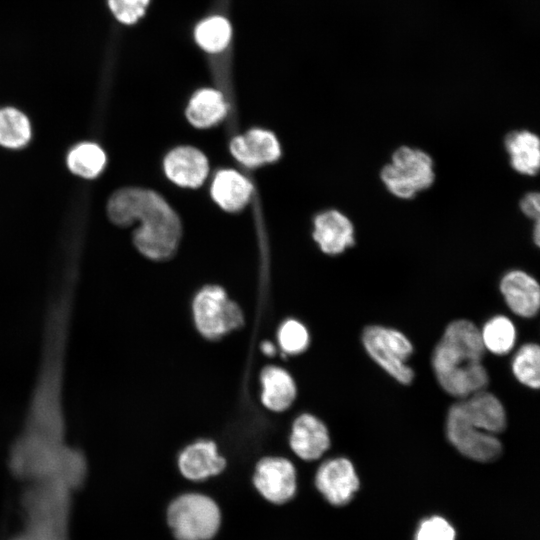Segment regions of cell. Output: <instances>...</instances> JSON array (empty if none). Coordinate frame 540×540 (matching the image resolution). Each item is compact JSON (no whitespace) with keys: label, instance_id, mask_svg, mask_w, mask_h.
Masks as SVG:
<instances>
[{"label":"cell","instance_id":"obj_1","mask_svg":"<svg viewBox=\"0 0 540 540\" xmlns=\"http://www.w3.org/2000/svg\"><path fill=\"white\" fill-rule=\"evenodd\" d=\"M107 211L111 221L120 226L139 221L134 243L143 255L160 260L176 250L181 235L179 218L156 192L141 188L121 189L109 199Z\"/></svg>","mask_w":540,"mask_h":540},{"label":"cell","instance_id":"obj_2","mask_svg":"<svg viewBox=\"0 0 540 540\" xmlns=\"http://www.w3.org/2000/svg\"><path fill=\"white\" fill-rule=\"evenodd\" d=\"M479 328L470 320L450 322L435 345L431 366L440 387L460 400L484 390L489 374Z\"/></svg>","mask_w":540,"mask_h":540},{"label":"cell","instance_id":"obj_3","mask_svg":"<svg viewBox=\"0 0 540 540\" xmlns=\"http://www.w3.org/2000/svg\"><path fill=\"white\" fill-rule=\"evenodd\" d=\"M361 341L369 357L395 381L403 385L413 382L415 373L408 360L414 347L402 331L371 324L364 327Z\"/></svg>","mask_w":540,"mask_h":540},{"label":"cell","instance_id":"obj_4","mask_svg":"<svg viewBox=\"0 0 540 540\" xmlns=\"http://www.w3.org/2000/svg\"><path fill=\"white\" fill-rule=\"evenodd\" d=\"M167 522L177 540H210L219 530L221 512L209 496L185 493L170 503Z\"/></svg>","mask_w":540,"mask_h":540},{"label":"cell","instance_id":"obj_5","mask_svg":"<svg viewBox=\"0 0 540 540\" xmlns=\"http://www.w3.org/2000/svg\"><path fill=\"white\" fill-rule=\"evenodd\" d=\"M380 178L395 197L412 199L434 183L433 160L421 149L400 146L391 155V162L381 169Z\"/></svg>","mask_w":540,"mask_h":540},{"label":"cell","instance_id":"obj_6","mask_svg":"<svg viewBox=\"0 0 540 540\" xmlns=\"http://www.w3.org/2000/svg\"><path fill=\"white\" fill-rule=\"evenodd\" d=\"M192 316L200 336L218 340L244 326L242 308L216 285L202 288L192 302Z\"/></svg>","mask_w":540,"mask_h":540},{"label":"cell","instance_id":"obj_7","mask_svg":"<svg viewBox=\"0 0 540 540\" xmlns=\"http://www.w3.org/2000/svg\"><path fill=\"white\" fill-rule=\"evenodd\" d=\"M445 433L450 444L473 461L492 462L502 453L498 436L477 428L466 416L459 400L447 411Z\"/></svg>","mask_w":540,"mask_h":540},{"label":"cell","instance_id":"obj_8","mask_svg":"<svg viewBox=\"0 0 540 540\" xmlns=\"http://www.w3.org/2000/svg\"><path fill=\"white\" fill-rule=\"evenodd\" d=\"M253 484L267 501L284 504L296 493V469L285 457L265 456L255 466Z\"/></svg>","mask_w":540,"mask_h":540},{"label":"cell","instance_id":"obj_9","mask_svg":"<svg viewBox=\"0 0 540 540\" xmlns=\"http://www.w3.org/2000/svg\"><path fill=\"white\" fill-rule=\"evenodd\" d=\"M314 480L317 490L334 506L348 504L360 488V479L354 464L342 456L321 463Z\"/></svg>","mask_w":540,"mask_h":540},{"label":"cell","instance_id":"obj_10","mask_svg":"<svg viewBox=\"0 0 540 540\" xmlns=\"http://www.w3.org/2000/svg\"><path fill=\"white\" fill-rule=\"evenodd\" d=\"M288 443L297 457L304 461H315L330 449L331 436L327 425L319 417L302 413L292 423Z\"/></svg>","mask_w":540,"mask_h":540},{"label":"cell","instance_id":"obj_11","mask_svg":"<svg viewBox=\"0 0 540 540\" xmlns=\"http://www.w3.org/2000/svg\"><path fill=\"white\" fill-rule=\"evenodd\" d=\"M177 466L186 479L202 481L220 474L226 468L227 461L213 440L199 439L180 451Z\"/></svg>","mask_w":540,"mask_h":540},{"label":"cell","instance_id":"obj_12","mask_svg":"<svg viewBox=\"0 0 540 540\" xmlns=\"http://www.w3.org/2000/svg\"><path fill=\"white\" fill-rule=\"evenodd\" d=\"M508 308L521 318H533L540 308V286L529 273L514 269L506 272L499 284Z\"/></svg>","mask_w":540,"mask_h":540},{"label":"cell","instance_id":"obj_13","mask_svg":"<svg viewBox=\"0 0 540 540\" xmlns=\"http://www.w3.org/2000/svg\"><path fill=\"white\" fill-rule=\"evenodd\" d=\"M355 230L350 219L338 210H327L314 219L313 238L320 249L338 255L355 243Z\"/></svg>","mask_w":540,"mask_h":540},{"label":"cell","instance_id":"obj_14","mask_svg":"<svg viewBox=\"0 0 540 540\" xmlns=\"http://www.w3.org/2000/svg\"><path fill=\"white\" fill-rule=\"evenodd\" d=\"M230 150L236 160L250 168L273 162L281 153L276 136L258 128L233 138Z\"/></svg>","mask_w":540,"mask_h":540},{"label":"cell","instance_id":"obj_15","mask_svg":"<svg viewBox=\"0 0 540 540\" xmlns=\"http://www.w3.org/2000/svg\"><path fill=\"white\" fill-rule=\"evenodd\" d=\"M164 170L167 177L175 184L195 188L206 179L209 165L201 151L190 146H181L167 154Z\"/></svg>","mask_w":540,"mask_h":540},{"label":"cell","instance_id":"obj_16","mask_svg":"<svg viewBox=\"0 0 540 540\" xmlns=\"http://www.w3.org/2000/svg\"><path fill=\"white\" fill-rule=\"evenodd\" d=\"M468 419L479 429L498 435L507 426V413L501 400L491 392L478 391L459 400Z\"/></svg>","mask_w":540,"mask_h":540},{"label":"cell","instance_id":"obj_17","mask_svg":"<svg viewBox=\"0 0 540 540\" xmlns=\"http://www.w3.org/2000/svg\"><path fill=\"white\" fill-rule=\"evenodd\" d=\"M260 401L268 410L280 413L289 409L297 397V385L293 376L284 368L268 365L259 375Z\"/></svg>","mask_w":540,"mask_h":540},{"label":"cell","instance_id":"obj_18","mask_svg":"<svg viewBox=\"0 0 540 540\" xmlns=\"http://www.w3.org/2000/svg\"><path fill=\"white\" fill-rule=\"evenodd\" d=\"M504 146L509 155L511 167L522 175L535 176L540 167V141L529 130L508 133Z\"/></svg>","mask_w":540,"mask_h":540},{"label":"cell","instance_id":"obj_19","mask_svg":"<svg viewBox=\"0 0 540 540\" xmlns=\"http://www.w3.org/2000/svg\"><path fill=\"white\" fill-rule=\"evenodd\" d=\"M252 184L239 172L232 169L219 171L211 186L214 201L226 211H238L250 200Z\"/></svg>","mask_w":540,"mask_h":540},{"label":"cell","instance_id":"obj_20","mask_svg":"<svg viewBox=\"0 0 540 540\" xmlns=\"http://www.w3.org/2000/svg\"><path fill=\"white\" fill-rule=\"evenodd\" d=\"M228 106L222 93L216 89L204 88L190 99L186 116L197 128H208L220 122L227 114Z\"/></svg>","mask_w":540,"mask_h":540},{"label":"cell","instance_id":"obj_21","mask_svg":"<svg viewBox=\"0 0 540 540\" xmlns=\"http://www.w3.org/2000/svg\"><path fill=\"white\" fill-rule=\"evenodd\" d=\"M479 331L486 352L503 356L515 348L517 328L514 322L505 315L499 314L489 318Z\"/></svg>","mask_w":540,"mask_h":540},{"label":"cell","instance_id":"obj_22","mask_svg":"<svg viewBox=\"0 0 540 540\" xmlns=\"http://www.w3.org/2000/svg\"><path fill=\"white\" fill-rule=\"evenodd\" d=\"M515 379L523 386L537 390L540 386V348L537 343L521 345L511 361Z\"/></svg>","mask_w":540,"mask_h":540},{"label":"cell","instance_id":"obj_23","mask_svg":"<svg viewBox=\"0 0 540 540\" xmlns=\"http://www.w3.org/2000/svg\"><path fill=\"white\" fill-rule=\"evenodd\" d=\"M67 164L74 174L84 178H94L105 167L106 155L95 143H81L69 152Z\"/></svg>","mask_w":540,"mask_h":540},{"label":"cell","instance_id":"obj_24","mask_svg":"<svg viewBox=\"0 0 540 540\" xmlns=\"http://www.w3.org/2000/svg\"><path fill=\"white\" fill-rule=\"evenodd\" d=\"M31 137L28 118L13 107L0 109V145L7 148H20Z\"/></svg>","mask_w":540,"mask_h":540},{"label":"cell","instance_id":"obj_25","mask_svg":"<svg viewBox=\"0 0 540 540\" xmlns=\"http://www.w3.org/2000/svg\"><path fill=\"white\" fill-rule=\"evenodd\" d=\"M229 21L222 16H212L200 22L195 29L198 45L209 53L224 50L231 38Z\"/></svg>","mask_w":540,"mask_h":540},{"label":"cell","instance_id":"obj_26","mask_svg":"<svg viewBox=\"0 0 540 540\" xmlns=\"http://www.w3.org/2000/svg\"><path fill=\"white\" fill-rule=\"evenodd\" d=\"M28 525L24 535L15 540H65L66 520L41 513H28Z\"/></svg>","mask_w":540,"mask_h":540},{"label":"cell","instance_id":"obj_27","mask_svg":"<svg viewBox=\"0 0 540 540\" xmlns=\"http://www.w3.org/2000/svg\"><path fill=\"white\" fill-rule=\"evenodd\" d=\"M277 341L282 352L286 355H299L310 345L308 328L297 319H287L277 330Z\"/></svg>","mask_w":540,"mask_h":540},{"label":"cell","instance_id":"obj_28","mask_svg":"<svg viewBox=\"0 0 540 540\" xmlns=\"http://www.w3.org/2000/svg\"><path fill=\"white\" fill-rule=\"evenodd\" d=\"M453 526L441 516L423 519L415 533V540H455Z\"/></svg>","mask_w":540,"mask_h":540},{"label":"cell","instance_id":"obj_29","mask_svg":"<svg viewBox=\"0 0 540 540\" xmlns=\"http://www.w3.org/2000/svg\"><path fill=\"white\" fill-rule=\"evenodd\" d=\"M150 0H108L114 17L122 24L131 25L144 16Z\"/></svg>","mask_w":540,"mask_h":540},{"label":"cell","instance_id":"obj_30","mask_svg":"<svg viewBox=\"0 0 540 540\" xmlns=\"http://www.w3.org/2000/svg\"><path fill=\"white\" fill-rule=\"evenodd\" d=\"M521 212L528 218L539 220L540 198L538 192H529L519 203Z\"/></svg>","mask_w":540,"mask_h":540},{"label":"cell","instance_id":"obj_31","mask_svg":"<svg viewBox=\"0 0 540 540\" xmlns=\"http://www.w3.org/2000/svg\"><path fill=\"white\" fill-rule=\"evenodd\" d=\"M259 349L267 358L275 357L278 354L276 345L268 339L260 342Z\"/></svg>","mask_w":540,"mask_h":540},{"label":"cell","instance_id":"obj_32","mask_svg":"<svg viewBox=\"0 0 540 540\" xmlns=\"http://www.w3.org/2000/svg\"><path fill=\"white\" fill-rule=\"evenodd\" d=\"M539 232H540L539 220H535V226H534V230H533V240H534L536 245H539Z\"/></svg>","mask_w":540,"mask_h":540}]
</instances>
